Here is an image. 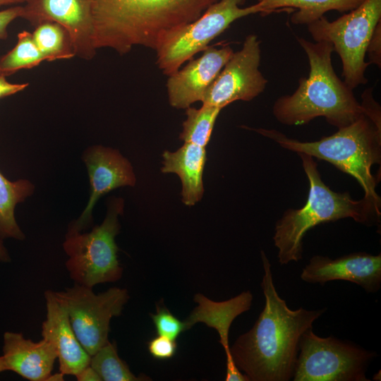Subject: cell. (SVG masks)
I'll return each instance as SVG.
<instances>
[{
  "label": "cell",
  "instance_id": "obj_1",
  "mask_svg": "<svg viewBox=\"0 0 381 381\" xmlns=\"http://www.w3.org/2000/svg\"><path fill=\"white\" fill-rule=\"evenodd\" d=\"M261 259L264 308L253 327L238 337L230 351L249 381H289L294 375L301 336L313 327L326 308L290 309L276 290L271 264L262 250Z\"/></svg>",
  "mask_w": 381,
  "mask_h": 381
},
{
  "label": "cell",
  "instance_id": "obj_2",
  "mask_svg": "<svg viewBox=\"0 0 381 381\" xmlns=\"http://www.w3.org/2000/svg\"><path fill=\"white\" fill-rule=\"evenodd\" d=\"M218 0H92L95 49L120 55L133 47L153 50L169 30L197 19Z\"/></svg>",
  "mask_w": 381,
  "mask_h": 381
},
{
  "label": "cell",
  "instance_id": "obj_3",
  "mask_svg": "<svg viewBox=\"0 0 381 381\" xmlns=\"http://www.w3.org/2000/svg\"><path fill=\"white\" fill-rule=\"evenodd\" d=\"M309 62L308 78H301L291 95H283L274 103L276 119L288 126L309 123L317 117L338 128L354 122L364 114L363 108L350 89L336 74L332 64L334 47L326 41L311 42L297 37Z\"/></svg>",
  "mask_w": 381,
  "mask_h": 381
},
{
  "label": "cell",
  "instance_id": "obj_4",
  "mask_svg": "<svg viewBox=\"0 0 381 381\" xmlns=\"http://www.w3.org/2000/svg\"><path fill=\"white\" fill-rule=\"evenodd\" d=\"M298 155L309 190L306 204L299 209H288L275 224L273 240L282 265L302 259L303 237L317 225L345 218L370 225L380 222V217L364 198L356 200L349 192L330 189L322 180L313 157L304 153Z\"/></svg>",
  "mask_w": 381,
  "mask_h": 381
},
{
  "label": "cell",
  "instance_id": "obj_5",
  "mask_svg": "<svg viewBox=\"0 0 381 381\" xmlns=\"http://www.w3.org/2000/svg\"><path fill=\"white\" fill-rule=\"evenodd\" d=\"M253 130L285 149L327 161L351 175L363 188V198L381 214V199L376 192L378 178L372 173V167L381 160V123L363 114L334 134L312 142L288 138L274 129Z\"/></svg>",
  "mask_w": 381,
  "mask_h": 381
},
{
  "label": "cell",
  "instance_id": "obj_6",
  "mask_svg": "<svg viewBox=\"0 0 381 381\" xmlns=\"http://www.w3.org/2000/svg\"><path fill=\"white\" fill-rule=\"evenodd\" d=\"M123 210V200L114 198L100 225L87 233L68 231L63 244L68 256L65 265L74 283L92 288L121 277L123 268L118 260L115 237L120 229L118 217Z\"/></svg>",
  "mask_w": 381,
  "mask_h": 381
},
{
  "label": "cell",
  "instance_id": "obj_7",
  "mask_svg": "<svg viewBox=\"0 0 381 381\" xmlns=\"http://www.w3.org/2000/svg\"><path fill=\"white\" fill-rule=\"evenodd\" d=\"M381 21V0H364L356 8L333 21L324 16L308 25L315 42H330L342 63L344 82L351 90L367 83L366 49L373 30Z\"/></svg>",
  "mask_w": 381,
  "mask_h": 381
},
{
  "label": "cell",
  "instance_id": "obj_8",
  "mask_svg": "<svg viewBox=\"0 0 381 381\" xmlns=\"http://www.w3.org/2000/svg\"><path fill=\"white\" fill-rule=\"evenodd\" d=\"M246 0H218L195 20L167 32L155 51L156 63L167 76L203 52L235 20L259 13L256 4L242 8Z\"/></svg>",
  "mask_w": 381,
  "mask_h": 381
},
{
  "label": "cell",
  "instance_id": "obj_9",
  "mask_svg": "<svg viewBox=\"0 0 381 381\" xmlns=\"http://www.w3.org/2000/svg\"><path fill=\"white\" fill-rule=\"evenodd\" d=\"M294 381H369L365 373L377 354L334 337H320L312 327L301 336Z\"/></svg>",
  "mask_w": 381,
  "mask_h": 381
},
{
  "label": "cell",
  "instance_id": "obj_10",
  "mask_svg": "<svg viewBox=\"0 0 381 381\" xmlns=\"http://www.w3.org/2000/svg\"><path fill=\"white\" fill-rule=\"evenodd\" d=\"M54 292L65 307L76 337L90 356L109 341L111 320L121 314L129 298L126 289L112 287L95 294L92 288L77 283Z\"/></svg>",
  "mask_w": 381,
  "mask_h": 381
},
{
  "label": "cell",
  "instance_id": "obj_11",
  "mask_svg": "<svg viewBox=\"0 0 381 381\" xmlns=\"http://www.w3.org/2000/svg\"><path fill=\"white\" fill-rule=\"evenodd\" d=\"M260 60L258 36L247 35L241 49L234 52L201 103L222 109L234 102H248L260 95L268 82L259 69Z\"/></svg>",
  "mask_w": 381,
  "mask_h": 381
},
{
  "label": "cell",
  "instance_id": "obj_12",
  "mask_svg": "<svg viewBox=\"0 0 381 381\" xmlns=\"http://www.w3.org/2000/svg\"><path fill=\"white\" fill-rule=\"evenodd\" d=\"M25 4L20 18L33 26L46 21L59 23L69 33L76 56L94 58L92 0H27Z\"/></svg>",
  "mask_w": 381,
  "mask_h": 381
},
{
  "label": "cell",
  "instance_id": "obj_13",
  "mask_svg": "<svg viewBox=\"0 0 381 381\" xmlns=\"http://www.w3.org/2000/svg\"><path fill=\"white\" fill-rule=\"evenodd\" d=\"M233 53L229 46L208 47L200 57L189 60L182 68L169 75L166 87L169 104L186 109L196 102H201Z\"/></svg>",
  "mask_w": 381,
  "mask_h": 381
},
{
  "label": "cell",
  "instance_id": "obj_14",
  "mask_svg": "<svg viewBox=\"0 0 381 381\" xmlns=\"http://www.w3.org/2000/svg\"><path fill=\"white\" fill-rule=\"evenodd\" d=\"M83 159L87 166L90 183L87 205L68 230L81 231L92 222V210L104 194L122 186H134L136 178L129 161L116 150L96 145L85 151Z\"/></svg>",
  "mask_w": 381,
  "mask_h": 381
},
{
  "label": "cell",
  "instance_id": "obj_15",
  "mask_svg": "<svg viewBox=\"0 0 381 381\" xmlns=\"http://www.w3.org/2000/svg\"><path fill=\"white\" fill-rule=\"evenodd\" d=\"M301 278L320 285L344 280L361 286L368 293H376L381 286V254L358 252L336 259L315 255L303 268Z\"/></svg>",
  "mask_w": 381,
  "mask_h": 381
},
{
  "label": "cell",
  "instance_id": "obj_16",
  "mask_svg": "<svg viewBox=\"0 0 381 381\" xmlns=\"http://www.w3.org/2000/svg\"><path fill=\"white\" fill-rule=\"evenodd\" d=\"M46 319L42 325V339L54 348L59 363V371L64 375H75L90 365L91 356L83 349L71 325L65 307L54 292H44Z\"/></svg>",
  "mask_w": 381,
  "mask_h": 381
},
{
  "label": "cell",
  "instance_id": "obj_17",
  "mask_svg": "<svg viewBox=\"0 0 381 381\" xmlns=\"http://www.w3.org/2000/svg\"><path fill=\"white\" fill-rule=\"evenodd\" d=\"M194 301L198 306L194 308L185 320L187 329L195 323L203 322L217 330L219 343L222 345L226 359V381H242L244 375L234 363L229 344V332L234 320L241 313L248 311L251 306L253 295L247 291L227 301H213L200 294L195 296Z\"/></svg>",
  "mask_w": 381,
  "mask_h": 381
},
{
  "label": "cell",
  "instance_id": "obj_18",
  "mask_svg": "<svg viewBox=\"0 0 381 381\" xmlns=\"http://www.w3.org/2000/svg\"><path fill=\"white\" fill-rule=\"evenodd\" d=\"M6 370L31 381H46L52 373L57 354L47 341L35 342L20 332L4 334L3 355Z\"/></svg>",
  "mask_w": 381,
  "mask_h": 381
},
{
  "label": "cell",
  "instance_id": "obj_19",
  "mask_svg": "<svg viewBox=\"0 0 381 381\" xmlns=\"http://www.w3.org/2000/svg\"><path fill=\"white\" fill-rule=\"evenodd\" d=\"M164 174H176L182 184V202L193 206L203 196V171L207 160L205 147L184 143L175 152L164 151L162 154Z\"/></svg>",
  "mask_w": 381,
  "mask_h": 381
},
{
  "label": "cell",
  "instance_id": "obj_20",
  "mask_svg": "<svg viewBox=\"0 0 381 381\" xmlns=\"http://www.w3.org/2000/svg\"><path fill=\"white\" fill-rule=\"evenodd\" d=\"M364 0H258L259 14L267 16L279 9L294 8L297 11L291 16L295 25H306L318 20L329 11H350Z\"/></svg>",
  "mask_w": 381,
  "mask_h": 381
},
{
  "label": "cell",
  "instance_id": "obj_21",
  "mask_svg": "<svg viewBox=\"0 0 381 381\" xmlns=\"http://www.w3.org/2000/svg\"><path fill=\"white\" fill-rule=\"evenodd\" d=\"M28 180L10 181L0 172V238L23 240L25 235L15 217V207L33 191Z\"/></svg>",
  "mask_w": 381,
  "mask_h": 381
},
{
  "label": "cell",
  "instance_id": "obj_22",
  "mask_svg": "<svg viewBox=\"0 0 381 381\" xmlns=\"http://www.w3.org/2000/svg\"><path fill=\"white\" fill-rule=\"evenodd\" d=\"M32 34L44 61L66 60L75 56L69 33L59 23L42 22L35 26Z\"/></svg>",
  "mask_w": 381,
  "mask_h": 381
},
{
  "label": "cell",
  "instance_id": "obj_23",
  "mask_svg": "<svg viewBox=\"0 0 381 381\" xmlns=\"http://www.w3.org/2000/svg\"><path fill=\"white\" fill-rule=\"evenodd\" d=\"M222 109L202 104L196 109H186V119L183 122L179 139L184 143L205 147L210 142L216 120Z\"/></svg>",
  "mask_w": 381,
  "mask_h": 381
},
{
  "label": "cell",
  "instance_id": "obj_24",
  "mask_svg": "<svg viewBox=\"0 0 381 381\" xmlns=\"http://www.w3.org/2000/svg\"><path fill=\"white\" fill-rule=\"evenodd\" d=\"M32 34L23 30L18 34L16 44L0 57V75L8 76L21 69H29L44 61Z\"/></svg>",
  "mask_w": 381,
  "mask_h": 381
},
{
  "label": "cell",
  "instance_id": "obj_25",
  "mask_svg": "<svg viewBox=\"0 0 381 381\" xmlns=\"http://www.w3.org/2000/svg\"><path fill=\"white\" fill-rule=\"evenodd\" d=\"M90 365L97 373L102 381H139L145 377H137L117 353L116 345L109 341L91 356Z\"/></svg>",
  "mask_w": 381,
  "mask_h": 381
},
{
  "label": "cell",
  "instance_id": "obj_26",
  "mask_svg": "<svg viewBox=\"0 0 381 381\" xmlns=\"http://www.w3.org/2000/svg\"><path fill=\"white\" fill-rule=\"evenodd\" d=\"M150 317L158 335L176 340L183 331L188 329L185 322L171 314L163 304H157V313L150 314Z\"/></svg>",
  "mask_w": 381,
  "mask_h": 381
},
{
  "label": "cell",
  "instance_id": "obj_27",
  "mask_svg": "<svg viewBox=\"0 0 381 381\" xmlns=\"http://www.w3.org/2000/svg\"><path fill=\"white\" fill-rule=\"evenodd\" d=\"M147 348L152 357L157 359H168L173 357L177 349L175 340L158 335L147 344Z\"/></svg>",
  "mask_w": 381,
  "mask_h": 381
},
{
  "label": "cell",
  "instance_id": "obj_28",
  "mask_svg": "<svg viewBox=\"0 0 381 381\" xmlns=\"http://www.w3.org/2000/svg\"><path fill=\"white\" fill-rule=\"evenodd\" d=\"M369 63L381 66V21L375 28L366 49Z\"/></svg>",
  "mask_w": 381,
  "mask_h": 381
},
{
  "label": "cell",
  "instance_id": "obj_29",
  "mask_svg": "<svg viewBox=\"0 0 381 381\" xmlns=\"http://www.w3.org/2000/svg\"><path fill=\"white\" fill-rule=\"evenodd\" d=\"M23 13V6H16L0 11V40L8 37L7 28L10 23L18 18H20Z\"/></svg>",
  "mask_w": 381,
  "mask_h": 381
},
{
  "label": "cell",
  "instance_id": "obj_30",
  "mask_svg": "<svg viewBox=\"0 0 381 381\" xmlns=\"http://www.w3.org/2000/svg\"><path fill=\"white\" fill-rule=\"evenodd\" d=\"M29 83H11L8 82L6 76L0 75V99L15 95L24 90Z\"/></svg>",
  "mask_w": 381,
  "mask_h": 381
},
{
  "label": "cell",
  "instance_id": "obj_31",
  "mask_svg": "<svg viewBox=\"0 0 381 381\" xmlns=\"http://www.w3.org/2000/svg\"><path fill=\"white\" fill-rule=\"evenodd\" d=\"M75 377L78 381H102L99 375L90 365L78 372Z\"/></svg>",
  "mask_w": 381,
  "mask_h": 381
},
{
  "label": "cell",
  "instance_id": "obj_32",
  "mask_svg": "<svg viewBox=\"0 0 381 381\" xmlns=\"http://www.w3.org/2000/svg\"><path fill=\"white\" fill-rule=\"evenodd\" d=\"M11 260L10 255L0 238V261L7 262Z\"/></svg>",
  "mask_w": 381,
  "mask_h": 381
},
{
  "label": "cell",
  "instance_id": "obj_33",
  "mask_svg": "<svg viewBox=\"0 0 381 381\" xmlns=\"http://www.w3.org/2000/svg\"><path fill=\"white\" fill-rule=\"evenodd\" d=\"M64 374L59 371L54 374L51 373L46 381H62L64 380Z\"/></svg>",
  "mask_w": 381,
  "mask_h": 381
},
{
  "label": "cell",
  "instance_id": "obj_34",
  "mask_svg": "<svg viewBox=\"0 0 381 381\" xmlns=\"http://www.w3.org/2000/svg\"><path fill=\"white\" fill-rule=\"evenodd\" d=\"M27 0H0V6L22 4L25 3Z\"/></svg>",
  "mask_w": 381,
  "mask_h": 381
},
{
  "label": "cell",
  "instance_id": "obj_35",
  "mask_svg": "<svg viewBox=\"0 0 381 381\" xmlns=\"http://www.w3.org/2000/svg\"><path fill=\"white\" fill-rule=\"evenodd\" d=\"M4 371H6V369L4 361H3V358L1 356H0V373L4 372Z\"/></svg>",
  "mask_w": 381,
  "mask_h": 381
}]
</instances>
